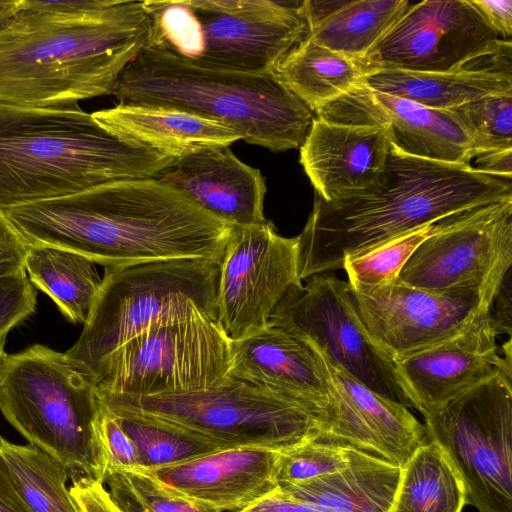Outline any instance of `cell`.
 <instances>
[{"mask_svg":"<svg viewBox=\"0 0 512 512\" xmlns=\"http://www.w3.org/2000/svg\"><path fill=\"white\" fill-rule=\"evenodd\" d=\"M151 34L143 1H116L86 17L55 16L22 2L0 28V103L58 108L111 95Z\"/></svg>","mask_w":512,"mask_h":512,"instance_id":"3","label":"cell"},{"mask_svg":"<svg viewBox=\"0 0 512 512\" xmlns=\"http://www.w3.org/2000/svg\"><path fill=\"white\" fill-rule=\"evenodd\" d=\"M274 73L316 113L358 87L365 70L361 62L319 45L306 35L278 63Z\"/></svg>","mask_w":512,"mask_h":512,"instance_id":"28","label":"cell"},{"mask_svg":"<svg viewBox=\"0 0 512 512\" xmlns=\"http://www.w3.org/2000/svg\"><path fill=\"white\" fill-rule=\"evenodd\" d=\"M156 178L204 210L238 227L265 221V178L229 147H213L175 159Z\"/></svg>","mask_w":512,"mask_h":512,"instance_id":"23","label":"cell"},{"mask_svg":"<svg viewBox=\"0 0 512 512\" xmlns=\"http://www.w3.org/2000/svg\"><path fill=\"white\" fill-rule=\"evenodd\" d=\"M111 95L213 119L273 152L300 148L315 117L275 73L202 66L151 43L124 68Z\"/></svg>","mask_w":512,"mask_h":512,"instance_id":"5","label":"cell"},{"mask_svg":"<svg viewBox=\"0 0 512 512\" xmlns=\"http://www.w3.org/2000/svg\"><path fill=\"white\" fill-rule=\"evenodd\" d=\"M512 199V180L472 165L408 155L391 141L370 186L335 201L315 195L298 235L301 281L342 269L344 260L464 211Z\"/></svg>","mask_w":512,"mask_h":512,"instance_id":"2","label":"cell"},{"mask_svg":"<svg viewBox=\"0 0 512 512\" xmlns=\"http://www.w3.org/2000/svg\"><path fill=\"white\" fill-rule=\"evenodd\" d=\"M298 277V236L278 234L274 224L235 226L219 262L217 322L229 340L269 324Z\"/></svg>","mask_w":512,"mask_h":512,"instance_id":"15","label":"cell"},{"mask_svg":"<svg viewBox=\"0 0 512 512\" xmlns=\"http://www.w3.org/2000/svg\"><path fill=\"white\" fill-rule=\"evenodd\" d=\"M109 494L114 503L121 509L122 512H151L123 494L116 492H109Z\"/></svg>","mask_w":512,"mask_h":512,"instance_id":"47","label":"cell"},{"mask_svg":"<svg viewBox=\"0 0 512 512\" xmlns=\"http://www.w3.org/2000/svg\"><path fill=\"white\" fill-rule=\"evenodd\" d=\"M118 417L124 431L134 442L143 466L148 468L177 465L223 451L197 438L136 419Z\"/></svg>","mask_w":512,"mask_h":512,"instance_id":"34","label":"cell"},{"mask_svg":"<svg viewBox=\"0 0 512 512\" xmlns=\"http://www.w3.org/2000/svg\"><path fill=\"white\" fill-rule=\"evenodd\" d=\"M35 305L36 292L26 271L0 277V342L34 312Z\"/></svg>","mask_w":512,"mask_h":512,"instance_id":"37","label":"cell"},{"mask_svg":"<svg viewBox=\"0 0 512 512\" xmlns=\"http://www.w3.org/2000/svg\"><path fill=\"white\" fill-rule=\"evenodd\" d=\"M474 159L475 165L472 166L475 169L500 178H512V150L493 152Z\"/></svg>","mask_w":512,"mask_h":512,"instance_id":"46","label":"cell"},{"mask_svg":"<svg viewBox=\"0 0 512 512\" xmlns=\"http://www.w3.org/2000/svg\"><path fill=\"white\" fill-rule=\"evenodd\" d=\"M0 451L32 512H81L66 486L68 471L60 462L32 444H14L2 435Z\"/></svg>","mask_w":512,"mask_h":512,"instance_id":"31","label":"cell"},{"mask_svg":"<svg viewBox=\"0 0 512 512\" xmlns=\"http://www.w3.org/2000/svg\"><path fill=\"white\" fill-rule=\"evenodd\" d=\"M4 213L30 244L67 249L105 268L183 258L220 262L235 227L156 177Z\"/></svg>","mask_w":512,"mask_h":512,"instance_id":"1","label":"cell"},{"mask_svg":"<svg viewBox=\"0 0 512 512\" xmlns=\"http://www.w3.org/2000/svg\"><path fill=\"white\" fill-rule=\"evenodd\" d=\"M23 0H0V28L21 8Z\"/></svg>","mask_w":512,"mask_h":512,"instance_id":"48","label":"cell"},{"mask_svg":"<svg viewBox=\"0 0 512 512\" xmlns=\"http://www.w3.org/2000/svg\"><path fill=\"white\" fill-rule=\"evenodd\" d=\"M25 270L68 320L86 322L101 284L95 263L67 249L30 244Z\"/></svg>","mask_w":512,"mask_h":512,"instance_id":"29","label":"cell"},{"mask_svg":"<svg viewBox=\"0 0 512 512\" xmlns=\"http://www.w3.org/2000/svg\"><path fill=\"white\" fill-rule=\"evenodd\" d=\"M30 243L0 211V277L18 274L25 270V260Z\"/></svg>","mask_w":512,"mask_h":512,"instance_id":"39","label":"cell"},{"mask_svg":"<svg viewBox=\"0 0 512 512\" xmlns=\"http://www.w3.org/2000/svg\"><path fill=\"white\" fill-rule=\"evenodd\" d=\"M411 5L409 0H304L307 37L362 62Z\"/></svg>","mask_w":512,"mask_h":512,"instance_id":"26","label":"cell"},{"mask_svg":"<svg viewBox=\"0 0 512 512\" xmlns=\"http://www.w3.org/2000/svg\"><path fill=\"white\" fill-rule=\"evenodd\" d=\"M218 282L219 262L202 258L107 267L82 333L65 353L91 376L148 330L197 318L217 321Z\"/></svg>","mask_w":512,"mask_h":512,"instance_id":"8","label":"cell"},{"mask_svg":"<svg viewBox=\"0 0 512 512\" xmlns=\"http://www.w3.org/2000/svg\"><path fill=\"white\" fill-rule=\"evenodd\" d=\"M269 324L307 342L354 379L407 408L393 360L373 341L351 305L347 281L316 274L289 289Z\"/></svg>","mask_w":512,"mask_h":512,"instance_id":"12","label":"cell"},{"mask_svg":"<svg viewBox=\"0 0 512 512\" xmlns=\"http://www.w3.org/2000/svg\"><path fill=\"white\" fill-rule=\"evenodd\" d=\"M448 111L468 136L474 158L512 150V94L486 96Z\"/></svg>","mask_w":512,"mask_h":512,"instance_id":"32","label":"cell"},{"mask_svg":"<svg viewBox=\"0 0 512 512\" xmlns=\"http://www.w3.org/2000/svg\"><path fill=\"white\" fill-rule=\"evenodd\" d=\"M390 148L381 126L348 125L315 116L300 146V163L325 201H335L373 184Z\"/></svg>","mask_w":512,"mask_h":512,"instance_id":"21","label":"cell"},{"mask_svg":"<svg viewBox=\"0 0 512 512\" xmlns=\"http://www.w3.org/2000/svg\"><path fill=\"white\" fill-rule=\"evenodd\" d=\"M117 0H64L38 1L23 0L26 8L61 17H86L99 14L116 3Z\"/></svg>","mask_w":512,"mask_h":512,"instance_id":"41","label":"cell"},{"mask_svg":"<svg viewBox=\"0 0 512 512\" xmlns=\"http://www.w3.org/2000/svg\"><path fill=\"white\" fill-rule=\"evenodd\" d=\"M511 65L508 48L477 65L455 71L371 69L365 71L364 83L428 108L448 110L486 96L512 94Z\"/></svg>","mask_w":512,"mask_h":512,"instance_id":"24","label":"cell"},{"mask_svg":"<svg viewBox=\"0 0 512 512\" xmlns=\"http://www.w3.org/2000/svg\"><path fill=\"white\" fill-rule=\"evenodd\" d=\"M0 411L29 442L60 462L69 478L104 484L106 458L92 377L66 353L36 344L6 356Z\"/></svg>","mask_w":512,"mask_h":512,"instance_id":"7","label":"cell"},{"mask_svg":"<svg viewBox=\"0 0 512 512\" xmlns=\"http://www.w3.org/2000/svg\"><path fill=\"white\" fill-rule=\"evenodd\" d=\"M324 120L384 127L402 152L429 160L472 165V145L448 110L368 87L364 80L353 91L315 113Z\"/></svg>","mask_w":512,"mask_h":512,"instance_id":"18","label":"cell"},{"mask_svg":"<svg viewBox=\"0 0 512 512\" xmlns=\"http://www.w3.org/2000/svg\"><path fill=\"white\" fill-rule=\"evenodd\" d=\"M150 42L189 62L245 73H274L308 34L303 1H143Z\"/></svg>","mask_w":512,"mask_h":512,"instance_id":"9","label":"cell"},{"mask_svg":"<svg viewBox=\"0 0 512 512\" xmlns=\"http://www.w3.org/2000/svg\"><path fill=\"white\" fill-rule=\"evenodd\" d=\"M228 377L329 414V382L323 358L307 342L271 324L245 338L230 340Z\"/></svg>","mask_w":512,"mask_h":512,"instance_id":"22","label":"cell"},{"mask_svg":"<svg viewBox=\"0 0 512 512\" xmlns=\"http://www.w3.org/2000/svg\"><path fill=\"white\" fill-rule=\"evenodd\" d=\"M0 512H32L18 493L0 451Z\"/></svg>","mask_w":512,"mask_h":512,"instance_id":"45","label":"cell"},{"mask_svg":"<svg viewBox=\"0 0 512 512\" xmlns=\"http://www.w3.org/2000/svg\"><path fill=\"white\" fill-rule=\"evenodd\" d=\"M125 138L78 105L0 103V211L113 182L156 177L174 162Z\"/></svg>","mask_w":512,"mask_h":512,"instance_id":"4","label":"cell"},{"mask_svg":"<svg viewBox=\"0 0 512 512\" xmlns=\"http://www.w3.org/2000/svg\"><path fill=\"white\" fill-rule=\"evenodd\" d=\"M319 354L329 382V424L319 439L403 466L427 441L424 424Z\"/></svg>","mask_w":512,"mask_h":512,"instance_id":"19","label":"cell"},{"mask_svg":"<svg viewBox=\"0 0 512 512\" xmlns=\"http://www.w3.org/2000/svg\"><path fill=\"white\" fill-rule=\"evenodd\" d=\"M4 343L5 342H0V376L2 374L5 359L7 356V354L4 352Z\"/></svg>","mask_w":512,"mask_h":512,"instance_id":"49","label":"cell"},{"mask_svg":"<svg viewBox=\"0 0 512 512\" xmlns=\"http://www.w3.org/2000/svg\"><path fill=\"white\" fill-rule=\"evenodd\" d=\"M510 45L469 0H424L412 3L361 64L365 71L448 72L477 65Z\"/></svg>","mask_w":512,"mask_h":512,"instance_id":"16","label":"cell"},{"mask_svg":"<svg viewBox=\"0 0 512 512\" xmlns=\"http://www.w3.org/2000/svg\"><path fill=\"white\" fill-rule=\"evenodd\" d=\"M357 451L315 439L279 452V485L308 481L347 467Z\"/></svg>","mask_w":512,"mask_h":512,"instance_id":"36","label":"cell"},{"mask_svg":"<svg viewBox=\"0 0 512 512\" xmlns=\"http://www.w3.org/2000/svg\"><path fill=\"white\" fill-rule=\"evenodd\" d=\"M238 512H328L315 504L294 498L278 488Z\"/></svg>","mask_w":512,"mask_h":512,"instance_id":"43","label":"cell"},{"mask_svg":"<svg viewBox=\"0 0 512 512\" xmlns=\"http://www.w3.org/2000/svg\"><path fill=\"white\" fill-rule=\"evenodd\" d=\"M98 429L106 458V470L143 466L139 452L124 431L120 418L100 401Z\"/></svg>","mask_w":512,"mask_h":512,"instance_id":"38","label":"cell"},{"mask_svg":"<svg viewBox=\"0 0 512 512\" xmlns=\"http://www.w3.org/2000/svg\"><path fill=\"white\" fill-rule=\"evenodd\" d=\"M278 457L274 450L238 448L149 469L190 501L216 512H238L278 488Z\"/></svg>","mask_w":512,"mask_h":512,"instance_id":"20","label":"cell"},{"mask_svg":"<svg viewBox=\"0 0 512 512\" xmlns=\"http://www.w3.org/2000/svg\"><path fill=\"white\" fill-rule=\"evenodd\" d=\"M401 471L402 466L357 451L343 469L279 489L328 512H392Z\"/></svg>","mask_w":512,"mask_h":512,"instance_id":"27","label":"cell"},{"mask_svg":"<svg viewBox=\"0 0 512 512\" xmlns=\"http://www.w3.org/2000/svg\"><path fill=\"white\" fill-rule=\"evenodd\" d=\"M230 340L218 322L197 318L148 330L93 371L97 394L151 396L209 389L228 377Z\"/></svg>","mask_w":512,"mask_h":512,"instance_id":"11","label":"cell"},{"mask_svg":"<svg viewBox=\"0 0 512 512\" xmlns=\"http://www.w3.org/2000/svg\"><path fill=\"white\" fill-rule=\"evenodd\" d=\"M114 414L216 445L282 452L320 438L328 412L227 377L205 390L151 396L97 394Z\"/></svg>","mask_w":512,"mask_h":512,"instance_id":"6","label":"cell"},{"mask_svg":"<svg viewBox=\"0 0 512 512\" xmlns=\"http://www.w3.org/2000/svg\"><path fill=\"white\" fill-rule=\"evenodd\" d=\"M104 484L151 512H216L177 494L145 466L107 469Z\"/></svg>","mask_w":512,"mask_h":512,"instance_id":"35","label":"cell"},{"mask_svg":"<svg viewBox=\"0 0 512 512\" xmlns=\"http://www.w3.org/2000/svg\"><path fill=\"white\" fill-rule=\"evenodd\" d=\"M490 313L479 314L452 338L394 361L412 408L424 417L478 383L512 372L511 338L501 355Z\"/></svg>","mask_w":512,"mask_h":512,"instance_id":"17","label":"cell"},{"mask_svg":"<svg viewBox=\"0 0 512 512\" xmlns=\"http://www.w3.org/2000/svg\"><path fill=\"white\" fill-rule=\"evenodd\" d=\"M500 285L433 291L394 280L373 287L347 282V290L359 322L394 362L460 333L491 310Z\"/></svg>","mask_w":512,"mask_h":512,"instance_id":"13","label":"cell"},{"mask_svg":"<svg viewBox=\"0 0 512 512\" xmlns=\"http://www.w3.org/2000/svg\"><path fill=\"white\" fill-rule=\"evenodd\" d=\"M487 25L504 40L512 34V0H469Z\"/></svg>","mask_w":512,"mask_h":512,"instance_id":"42","label":"cell"},{"mask_svg":"<svg viewBox=\"0 0 512 512\" xmlns=\"http://www.w3.org/2000/svg\"><path fill=\"white\" fill-rule=\"evenodd\" d=\"M445 219L401 235L363 254L346 258L342 269L347 273V282L355 287H373L396 280L417 247L436 232Z\"/></svg>","mask_w":512,"mask_h":512,"instance_id":"33","label":"cell"},{"mask_svg":"<svg viewBox=\"0 0 512 512\" xmlns=\"http://www.w3.org/2000/svg\"><path fill=\"white\" fill-rule=\"evenodd\" d=\"M512 374L478 383L424 417L478 512H512Z\"/></svg>","mask_w":512,"mask_h":512,"instance_id":"10","label":"cell"},{"mask_svg":"<svg viewBox=\"0 0 512 512\" xmlns=\"http://www.w3.org/2000/svg\"><path fill=\"white\" fill-rule=\"evenodd\" d=\"M72 481L69 490L81 512H122L103 483L85 476Z\"/></svg>","mask_w":512,"mask_h":512,"instance_id":"40","label":"cell"},{"mask_svg":"<svg viewBox=\"0 0 512 512\" xmlns=\"http://www.w3.org/2000/svg\"><path fill=\"white\" fill-rule=\"evenodd\" d=\"M495 312L490 313L491 321L497 335H511V270L503 279L494 298Z\"/></svg>","mask_w":512,"mask_h":512,"instance_id":"44","label":"cell"},{"mask_svg":"<svg viewBox=\"0 0 512 512\" xmlns=\"http://www.w3.org/2000/svg\"><path fill=\"white\" fill-rule=\"evenodd\" d=\"M511 265L512 199H507L446 218L396 280L433 291L499 286Z\"/></svg>","mask_w":512,"mask_h":512,"instance_id":"14","label":"cell"},{"mask_svg":"<svg viewBox=\"0 0 512 512\" xmlns=\"http://www.w3.org/2000/svg\"><path fill=\"white\" fill-rule=\"evenodd\" d=\"M463 482L443 449L427 440L404 463L392 512H462Z\"/></svg>","mask_w":512,"mask_h":512,"instance_id":"30","label":"cell"},{"mask_svg":"<svg viewBox=\"0 0 512 512\" xmlns=\"http://www.w3.org/2000/svg\"><path fill=\"white\" fill-rule=\"evenodd\" d=\"M92 115L113 132L174 159L241 140L218 121L174 108L119 103Z\"/></svg>","mask_w":512,"mask_h":512,"instance_id":"25","label":"cell"}]
</instances>
